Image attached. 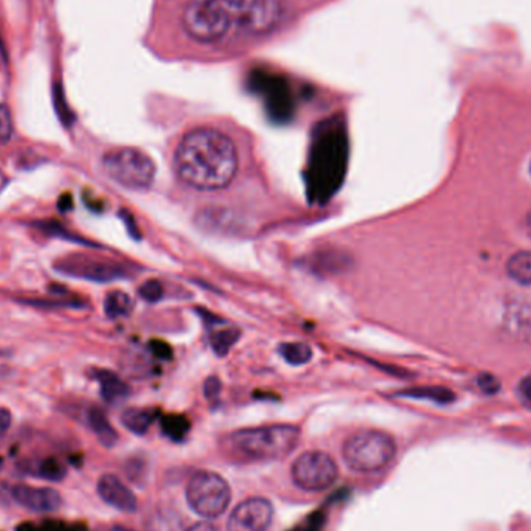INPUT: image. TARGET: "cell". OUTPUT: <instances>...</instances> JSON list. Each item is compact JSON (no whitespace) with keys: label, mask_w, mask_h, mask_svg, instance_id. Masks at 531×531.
<instances>
[{"label":"cell","mask_w":531,"mask_h":531,"mask_svg":"<svg viewBox=\"0 0 531 531\" xmlns=\"http://www.w3.org/2000/svg\"><path fill=\"white\" fill-rule=\"evenodd\" d=\"M174 172L181 182L199 192H218L229 187L240 167L234 141L223 130L210 126L194 128L177 143Z\"/></svg>","instance_id":"cell-1"},{"label":"cell","mask_w":531,"mask_h":531,"mask_svg":"<svg viewBox=\"0 0 531 531\" xmlns=\"http://www.w3.org/2000/svg\"><path fill=\"white\" fill-rule=\"evenodd\" d=\"M349 163L345 130L333 123L318 130L307 165V192L318 203L331 198L344 181Z\"/></svg>","instance_id":"cell-2"},{"label":"cell","mask_w":531,"mask_h":531,"mask_svg":"<svg viewBox=\"0 0 531 531\" xmlns=\"http://www.w3.org/2000/svg\"><path fill=\"white\" fill-rule=\"evenodd\" d=\"M300 429L292 424H269L249 427L229 433L224 438L225 451L240 462H276L287 457L297 446Z\"/></svg>","instance_id":"cell-3"},{"label":"cell","mask_w":531,"mask_h":531,"mask_svg":"<svg viewBox=\"0 0 531 531\" xmlns=\"http://www.w3.org/2000/svg\"><path fill=\"white\" fill-rule=\"evenodd\" d=\"M396 455L393 438L380 431H359L349 435L342 446L347 466L359 474H376L390 466Z\"/></svg>","instance_id":"cell-4"},{"label":"cell","mask_w":531,"mask_h":531,"mask_svg":"<svg viewBox=\"0 0 531 531\" xmlns=\"http://www.w3.org/2000/svg\"><path fill=\"white\" fill-rule=\"evenodd\" d=\"M181 21L187 36L203 46L224 41L236 26L234 16L219 0H187Z\"/></svg>","instance_id":"cell-5"},{"label":"cell","mask_w":531,"mask_h":531,"mask_svg":"<svg viewBox=\"0 0 531 531\" xmlns=\"http://www.w3.org/2000/svg\"><path fill=\"white\" fill-rule=\"evenodd\" d=\"M106 174L121 187L145 190L151 187L156 176V163L151 157L136 148H120L103 157Z\"/></svg>","instance_id":"cell-6"},{"label":"cell","mask_w":531,"mask_h":531,"mask_svg":"<svg viewBox=\"0 0 531 531\" xmlns=\"http://www.w3.org/2000/svg\"><path fill=\"white\" fill-rule=\"evenodd\" d=\"M187 502L199 515L205 519H214L229 506V484L216 473L198 471L188 482Z\"/></svg>","instance_id":"cell-7"},{"label":"cell","mask_w":531,"mask_h":531,"mask_svg":"<svg viewBox=\"0 0 531 531\" xmlns=\"http://www.w3.org/2000/svg\"><path fill=\"white\" fill-rule=\"evenodd\" d=\"M291 477L297 488L307 493L328 490L338 480V463L327 453L307 451L294 460Z\"/></svg>","instance_id":"cell-8"},{"label":"cell","mask_w":531,"mask_h":531,"mask_svg":"<svg viewBox=\"0 0 531 531\" xmlns=\"http://www.w3.org/2000/svg\"><path fill=\"white\" fill-rule=\"evenodd\" d=\"M272 519L274 506L271 502L261 497H252L241 502L232 511L227 531H266L271 526Z\"/></svg>","instance_id":"cell-9"},{"label":"cell","mask_w":531,"mask_h":531,"mask_svg":"<svg viewBox=\"0 0 531 531\" xmlns=\"http://www.w3.org/2000/svg\"><path fill=\"white\" fill-rule=\"evenodd\" d=\"M57 271L68 276H79L83 280L94 282H112L125 276V271L120 266L109 261L95 260L88 256H70L57 266Z\"/></svg>","instance_id":"cell-10"},{"label":"cell","mask_w":531,"mask_h":531,"mask_svg":"<svg viewBox=\"0 0 531 531\" xmlns=\"http://www.w3.org/2000/svg\"><path fill=\"white\" fill-rule=\"evenodd\" d=\"M234 16L236 26L258 35L261 26L271 16L276 0H219Z\"/></svg>","instance_id":"cell-11"},{"label":"cell","mask_w":531,"mask_h":531,"mask_svg":"<svg viewBox=\"0 0 531 531\" xmlns=\"http://www.w3.org/2000/svg\"><path fill=\"white\" fill-rule=\"evenodd\" d=\"M11 497L16 504L35 513H53L63 505V497L48 486H30V484H15L11 488Z\"/></svg>","instance_id":"cell-12"},{"label":"cell","mask_w":531,"mask_h":531,"mask_svg":"<svg viewBox=\"0 0 531 531\" xmlns=\"http://www.w3.org/2000/svg\"><path fill=\"white\" fill-rule=\"evenodd\" d=\"M97 491L101 500L115 510L123 511V513L137 511L139 504H137L136 495L117 475H101L97 484Z\"/></svg>","instance_id":"cell-13"},{"label":"cell","mask_w":531,"mask_h":531,"mask_svg":"<svg viewBox=\"0 0 531 531\" xmlns=\"http://www.w3.org/2000/svg\"><path fill=\"white\" fill-rule=\"evenodd\" d=\"M207 328H209L210 333V345H212L214 354H218L221 358L229 353L240 338V329L224 322V320H219L218 318H210V322H207Z\"/></svg>","instance_id":"cell-14"},{"label":"cell","mask_w":531,"mask_h":531,"mask_svg":"<svg viewBox=\"0 0 531 531\" xmlns=\"http://www.w3.org/2000/svg\"><path fill=\"white\" fill-rule=\"evenodd\" d=\"M95 378L99 382L101 396L109 404H119L125 401L130 396V387L126 386L125 380H121L119 376L108 370L95 371Z\"/></svg>","instance_id":"cell-15"},{"label":"cell","mask_w":531,"mask_h":531,"mask_svg":"<svg viewBox=\"0 0 531 531\" xmlns=\"http://www.w3.org/2000/svg\"><path fill=\"white\" fill-rule=\"evenodd\" d=\"M88 424L90 427V431L97 435L99 442L105 448H112L115 442H119V435L115 432L114 427L110 426L105 411H99L97 407L90 409L88 411Z\"/></svg>","instance_id":"cell-16"},{"label":"cell","mask_w":531,"mask_h":531,"mask_svg":"<svg viewBox=\"0 0 531 531\" xmlns=\"http://www.w3.org/2000/svg\"><path fill=\"white\" fill-rule=\"evenodd\" d=\"M506 274L521 286H531V252L524 250L506 261Z\"/></svg>","instance_id":"cell-17"},{"label":"cell","mask_w":531,"mask_h":531,"mask_svg":"<svg viewBox=\"0 0 531 531\" xmlns=\"http://www.w3.org/2000/svg\"><path fill=\"white\" fill-rule=\"evenodd\" d=\"M145 531H185L182 519L176 511L161 508L154 511L146 521Z\"/></svg>","instance_id":"cell-18"},{"label":"cell","mask_w":531,"mask_h":531,"mask_svg":"<svg viewBox=\"0 0 531 531\" xmlns=\"http://www.w3.org/2000/svg\"><path fill=\"white\" fill-rule=\"evenodd\" d=\"M154 422V411L146 409H128L121 415V424L136 435H145Z\"/></svg>","instance_id":"cell-19"},{"label":"cell","mask_w":531,"mask_h":531,"mask_svg":"<svg viewBox=\"0 0 531 531\" xmlns=\"http://www.w3.org/2000/svg\"><path fill=\"white\" fill-rule=\"evenodd\" d=\"M24 473L37 479L48 480V482H59L66 477V469L63 464L57 463L53 460H42L36 463L26 464Z\"/></svg>","instance_id":"cell-20"},{"label":"cell","mask_w":531,"mask_h":531,"mask_svg":"<svg viewBox=\"0 0 531 531\" xmlns=\"http://www.w3.org/2000/svg\"><path fill=\"white\" fill-rule=\"evenodd\" d=\"M134 303L123 291H112L105 298V313L109 318H128L132 313Z\"/></svg>","instance_id":"cell-21"},{"label":"cell","mask_w":531,"mask_h":531,"mask_svg":"<svg viewBox=\"0 0 531 531\" xmlns=\"http://www.w3.org/2000/svg\"><path fill=\"white\" fill-rule=\"evenodd\" d=\"M278 353L282 354L283 359L286 360L287 364L305 365L313 359V349L303 342H286L278 347Z\"/></svg>","instance_id":"cell-22"},{"label":"cell","mask_w":531,"mask_h":531,"mask_svg":"<svg viewBox=\"0 0 531 531\" xmlns=\"http://www.w3.org/2000/svg\"><path fill=\"white\" fill-rule=\"evenodd\" d=\"M401 396L406 398H415V400H431V401L448 404L455 400V395L448 389L442 387H420V389H411V390L401 391Z\"/></svg>","instance_id":"cell-23"},{"label":"cell","mask_w":531,"mask_h":531,"mask_svg":"<svg viewBox=\"0 0 531 531\" xmlns=\"http://www.w3.org/2000/svg\"><path fill=\"white\" fill-rule=\"evenodd\" d=\"M139 296H141L145 302L156 303L159 302L161 296H163V287H161V282H157V280H148V282L143 283V285L139 287Z\"/></svg>","instance_id":"cell-24"},{"label":"cell","mask_w":531,"mask_h":531,"mask_svg":"<svg viewBox=\"0 0 531 531\" xmlns=\"http://www.w3.org/2000/svg\"><path fill=\"white\" fill-rule=\"evenodd\" d=\"M13 134V119L8 106L0 105V141H10Z\"/></svg>","instance_id":"cell-25"},{"label":"cell","mask_w":531,"mask_h":531,"mask_svg":"<svg viewBox=\"0 0 531 531\" xmlns=\"http://www.w3.org/2000/svg\"><path fill=\"white\" fill-rule=\"evenodd\" d=\"M479 386L484 393H495L499 390V382L495 376L484 375L479 378Z\"/></svg>","instance_id":"cell-26"},{"label":"cell","mask_w":531,"mask_h":531,"mask_svg":"<svg viewBox=\"0 0 531 531\" xmlns=\"http://www.w3.org/2000/svg\"><path fill=\"white\" fill-rule=\"evenodd\" d=\"M219 389H221V384H219L218 378H209L207 382H205V386H203V391H205V395L207 398H214V396H218Z\"/></svg>","instance_id":"cell-27"},{"label":"cell","mask_w":531,"mask_h":531,"mask_svg":"<svg viewBox=\"0 0 531 531\" xmlns=\"http://www.w3.org/2000/svg\"><path fill=\"white\" fill-rule=\"evenodd\" d=\"M11 420L13 417H11L10 411L6 409H0V437L5 435L6 431L10 429Z\"/></svg>","instance_id":"cell-28"},{"label":"cell","mask_w":531,"mask_h":531,"mask_svg":"<svg viewBox=\"0 0 531 531\" xmlns=\"http://www.w3.org/2000/svg\"><path fill=\"white\" fill-rule=\"evenodd\" d=\"M185 531H218V528L212 524V522H198L193 526H190Z\"/></svg>","instance_id":"cell-29"},{"label":"cell","mask_w":531,"mask_h":531,"mask_svg":"<svg viewBox=\"0 0 531 531\" xmlns=\"http://www.w3.org/2000/svg\"><path fill=\"white\" fill-rule=\"evenodd\" d=\"M519 390H521L522 396L526 398V401H531V376L522 380Z\"/></svg>","instance_id":"cell-30"},{"label":"cell","mask_w":531,"mask_h":531,"mask_svg":"<svg viewBox=\"0 0 531 531\" xmlns=\"http://www.w3.org/2000/svg\"><path fill=\"white\" fill-rule=\"evenodd\" d=\"M109 531H134V530H130V528H126V526H112V528H110Z\"/></svg>","instance_id":"cell-31"},{"label":"cell","mask_w":531,"mask_h":531,"mask_svg":"<svg viewBox=\"0 0 531 531\" xmlns=\"http://www.w3.org/2000/svg\"><path fill=\"white\" fill-rule=\"evenodd\" d=\"M526 223H528V227L531 229V212L528 213V218H526Z\"/></svg>","instance_id":"cell-32"},{"label":"cell","mask_w":531,"mask_h":531,"mask_svg":"<svg viewBox=\"0 0 531 531\" xmlns=\"http://www.w3.org/2000/svg\"><path fill=\"white\" fill-rule=\"evenodd\" d=\"M528 170H530V174H531V161H530V167H528Z\"/></svg>","instance_id":"cell-33"}]
</instances>
